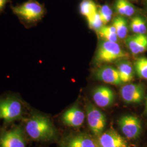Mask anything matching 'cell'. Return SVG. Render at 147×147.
Returning <instances> with one entry per match:
<instances>
[{
    "label": "cell",
    "mask_w": 147,
    "mask_h": 147,
    "mask_svg": "<svg viewBox=\"0 0 147 147\" xmlns=\"http://www.w3.org/2000/svg\"><path fill=\"white\" fill-rule=\"evenodd\" d=\"M25 132L32 140L48 141L57 136V130L50 119L39 113H33L27 119Z\"/></svg>",
    "instance_id": "cell-1"
},
{
    "label": "cell",
    "mask_w": 147,
    "mask_h": 147,
    "mask_svg": "<svg viewBox=\"0 0 147 147\" xmlns=\"http://www.w3.org/2000/svg\"><path fill=\"white\" fill-rule=\"evenodd\" d=\"M11 9L21 22L29 26L41 20L45 12L42 5L36 0H28L20 5L13 6Z\"/></svg>",
    "instance_id": "cell-2"
},
{
    "label": "cell",
    "mask_w": 147,
    "mask_h": 147,
    "mask_svg": "<svg viewBox=\"0 0 147 147\" xmlns=\"http://www.w3.org/2000/svg\"><path fill=\"white\" fill-rule=\"evenodd\" d=\"M24 106L21 99L16 95L0 98V119L10 123L21 119Z\"/></svg>",
    "instance_id": "cell-3"
},
{
    "label": "cell",
    "mask_w": 147,
    "mask_h": 147,
    "mask_svg": "<svg viewBox=\"0 0 147 147\" xmlns=\"http://www.w3.org/2000/svg\"><path fill=\"white\" fill-rule=\"evenodd\" d=\"M129 58L128 53L118 44L104 40L98 47L95 59L99 63H111Z\"/></svg>",
    "instance_id": "cell-4"
},
{
    "label": "cell",
    "mask_w": 147,
    "mask_h": 147,
    "mask_svg": "<svg viewBox=\"0 0 147 147\" xmlns=\"http://www.w3.org/2000/svg\"><path fill=\"white\" fill-rule=\"evenodd\" d=\"M86 111L87 122L90 131L95 136H99L105 129L106 124L105 115L90 102L86 104Z\"/></svg>",
    "instance_id": "cell-5"
},
{
    "label": "cell",
    "mask_w": 147,
    "mask_h": 147,
    "mask_svg": "<svg viewBox=\"0 0 147 147\" xmlns=\"http://www.w3.org/2000/svg\"><path fill=\"white\" fill-rule=\"evenodd\" d=\"M0 147H26L25 131L18 126L0 135Z\"/></svg>",
    "instance_id": "cell-6"
},
{
    "label": "cell",
    "mask_w": 147,
    "mask_h": 147,
    "mask_svg": "<svg viewBox=\"0 0 147 147\" xmlns=\"http://www.w3.org/2000/svg\"><path fill=\"white\" fill-rule=\"evenodd\" d=\"M118 123L121 131L128 139H136L141 134V123L135 116L130 115L123 116L118 119Z\"/></svg>",
    "instance_id": "cell-7"
},
{
    "label": "cell",
    "mask_w": 147,
    "mask_h": 147,
    "mask_svg": "<svg viewBox=\"0 0 147 147\" xmlns=\"http://www.w3.org/2000/svg\"><path fill=\"white\" fill-rule=\"evenodd\" d=\"M97 142L100 147H129L125 139L112 129L103 132Z\"/></svg>",
    "instance_id": "cell-8"
},
{
    "label": "cell",
    "mask_w": 147,
    "mask_h": 147,
    "mask_svg": "<svg viewBox=\"0 0 147 147\" xmlns=\"http://www.w3.org/2000/svg\"><path fill=\"white\" fill-rule=\"evenodd\" d=\"M92 96L95 104L102 108L110 106L115 100V93L113 90L105 86L96 87L93 91Z\"/></svg>",
    "instance_id": "cell-9"
},
{
    "label": "cell",
    "mask_w": 147,
    "mask_h": 147,
    "mask_svg": "<svg viewBox=\"0 0 147 147\" xmlns=\"http://www.w3.org/2000/svg\"><path fill=\"white\" fill-rule=\"evenodd\" d=\"M120 94L122 99L127 104H136L142 101L144 90L141 84H127L121 87Z\"/></svg>",
    "instance_id": "cell-10"
},
{
    "label": "cell",
    "mask_w": 147,
    "mask_h": 147,
    "mask_svg": "<svg viewBox=\"0 0 147 147\" xmlns=\"http://www.w3.org/2000/svg\"><path fill=\"white\" fill-rule=\"evenodd\" d=\"M61 147H100L96 140L89 135L80 134L65 138Z\"/></svg>",
    "instance_id": "cell-11"
},
{
    "label": "cell",
    "mask_w": 147,
    "mask_h": 147,
    "mask_svg": "<svg viewBox=\"0 0 147 147\" xmlns=\"http://www.w3.org/2000/svg\"><path fill=\"white\" fill-rule=\"evenodd\" d=\"M95 78L109 84H122L117 69L110 65H104L97 69L95 73Z\"/></svg>",
    "instance_id": "cell-12"
},
{
    "label": "cell",
    "mask_w": 147,
    "mask_h": 147,
    "mask_svg": "<svg viewBox=\"0 0 147 147\" xmlns=\"http://www.w3.org/2000/svg\"><path fill=\"white\" fill-rule=\"evenodd\" d=\"M85 117L84 112L79 107L73 106L63 113L62 119L65 125L77 127L84 123Z\"/></svg>",
    "instance_id": "cell-13"
},
{
    "label": "cell",
    "mask_w": 147,
    "mask_h": 147,
    "mask_svg": "<svg viewBox=\"0 0 147 147\" xmlns=\"http://www.w3.org/2000/svg\"><path fill=\"white\" fill-rule=\"evenodd\" d=\"M126 47L134 55H138L147 50V36L135 34L125 38Z\"/></svg>",
    "instance_id": "cell-14"
},
{
    "label": "cell",
    "mask_w": 147,
    "mask_h": 147,
    "mask_svg": "<svg viewBox=\"0 0 147 147\" xmlns=\"http://www.w3.org/2000/svg\"><path fill=\"white\" fill-rule=\"evenodd\" d=\"M116 65L122 83L125 84L131 82L134 77L131 63L127 59H122L117 61Z\"/></svg>",
    "instance_id": "cell-15"
},
{
    "label": "cell",
    "mask_w": 147,
    "mask_h": 147,
    "mask_svg": "<svg viewBox=\"0 0 147 147\" xmlns=\"http://www.w3.org/2000/svg\"><path fill=\"white\" fill-rule=\"evenodd\" d=\"M116 12L121 16H131L135 13L134 6L127 0H116Z\"/></svg>",
    "instance_id": "cell-16"
},
{
    "label": "cell",
    "mask_w": 147,
    "mask_h": 147,
    "mask_svg": "<svg viewBox=\"0 0 147 147\" xmlns=\"http://www.w3.org/2000/svg\"><path fill=\"white\" fill-rule=\"evenodd\" d=\"M112 24L116 28L118 38L125 39L128 32V26L126 19L123 16H118L114 19Z\"/></svg>",
    "instance_id": "cell-17"
},
{
    "label": "cell",
    "mask_w": 147,
    "mask_h": 147,
    "mask_svg": "<svg viewBox=\"0 0 147 147\" xmlns=\"http://www.w3.org/2000/svg\"><path fill=\"white\" fill-rule=\"evenodd\" d=\"M130 28L135 34H145L147 31V24L143 18L135 16L130 22Z\"/></svg>",
    "instance_id": "cell-18"
},
{
    "label": "cell",
    "mask_w": 147,
    "mask_h": 147,
    "mask_svg": "<svg viewBox=\"0 0 147 147\" xmlns=\"http://www.w3.org/2000/svg\"><path fill=\"white\" fill-rule=\"evenodd\" d=\"M98 33L100 37L104 39L105 40L116 42L118 41V37L116 33V28L113 25L103 26Z\"/></svg>",
    "instance_id": "cell-19"
},
{
    "label": "cell",
    "mask_w": 147,
    "mask_h": 147,
    "mask_svg": "<svg viewBox=\"0 0 147 147\" xmlns=\"http://www.w3.org/2000/svg\"><path fill=\"white\" fill-rule=\"evenodd\" d=\"M80 11L86 18L98 12L96 5L92 0H83L80 5Z\"/></svg>",
    "instance_id": "cell-20"
},
{
    "label": "cell",
    "mask_w": 147,
    "mask_h": 147,
    "mask_svg": "<svg viewBox=\"0 0 147 147\" xmlns=\"http://www.w3.org/2000/svg\"><path fill=\"white\" fill-rule=\"evenodd\" d=\"M134 68L140 78L147 80V58H138L134 63Z\"/></svg>",
    "instance_id": "cell-21"
},
{
    "label": "cell",
    "mask_w": 147,
    "mask_h": 147,
    "mask_svg": "<svg viewBox=\"0 0 147 147\" xmlns=\"http://www.w3.org/2000/svg\"><path fill=\"white\" fill-rule=\"evenodd\" d=\"M87 19L89 28L95 31L98 32L104 26V24L101 19L98 11L94 15L87 18Z\"/></svg>",
    "instance_id": "cell-22"
},
{
    "label": "cell",
    "mask_w": 147,
    "mask_h": 147,
    "mask_svg": "<svg viewBox=\"0 0 147 147\" xmlns=\"http://www.w3.org/2000/svg\"><path fill=\"white\" fill-rule=\"evenodd\" d=\"M98 13L100 14L104 25L107 24L111 20L112 17V10L109 5H104L100 6Z\"/></svg>",
    "instance_id": "cell-23"
},
{
    "label": "cell",
    "mask_w": 147,
    "mask_h": 147,
    "mask_svg": "<svg viewBox=\"0 0 147 147\" xmlns=\"http://www.w3.org/2000/svg\"><path fill=\"white\" fill-rule=\"evenodd\" d=\"M8 0H0V12L4 9Z\"/></svg>",
    "instance_id": "cell-24"
},
{
    "label": "cell",
    "mask_w": 147,
    "mask_h": 147,
    "mask_svg": "<svg viewBox=\"0 0 147 147\" xmlns=\"http://www.w3.org/2000/svg\"><path fill=\"white\" fill-rule=\"evenodd\" d=\"M146 109H147V101H146Z\"/></svg>",
    "instance_id": "cell-25"
}]
</instances>
